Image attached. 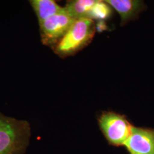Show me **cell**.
Segmentation results:
<instances>
[{"mask_svg": "<svg viewBox=\"0 0 154 154\" xmlns=\"http://www.w3.org/2000/svg\"><path fill=\"white\" fill-rule=\"evenodd\" d=\"M32 130L26 121L0 112V154H24L30 143Z\"/></svg>", "mask_w": 154, "mask_h": 154, "instance_id": "cell-1", "label": "cell"}, {"mask_svg": "<svg viewBox=\"0 0 154 154\" xmlns=\"http://www.w3.org/2000/svg\"><path fill=\"white\" fill-rule=\"evenodd\" d=\"M95 27L88 18L75 20L64 36L54 46V51L61 57L72 55L82 49L93 38Z\"/></svg>", "mask_w": 154, "mask_h": 154, "instance_id": "cell-2", "label": "cell"}, {"mask_svg": "<svg viewBox=\"0 0 154 154\" xmlns=\"http://www.w3.org/2000/svg\"><path fill=\"white\" fill-rule=\"evenodd\" d=\"M99 123L107 140L115 146L124 145L131 132L132 126L126 118L114 112L103 113Z\"/></svg>", "mask_w": 154, "mask_h": 154, "instance_id": "cell-3", "label": "cell"}, {"mask_svg": "<svg viewBox=\"0 0 154 154\" xmlns=\"http://www.w3.org/2000/svg\"><path fill=\"white\" fill-rule=\"evenodd\" d=\"M75 21L65 11L50 17L39 24L41 41L45 45L55 46Z\"/></svg>", "mask_w": 154, "mask_h": 154, "instance_id": "cell-4", "label": "cell"}, {"mask_svg": "<svg viewBox=\"0 0 154 154\" xmlns=\"http://www.w3.org/2000/svg\"><path fill=\"white\" fill-rule=\"evenodd\" d=\"M124 145L131 154H154V130L132 126Z\"/></svg>", "mask_w": 154, "mask_h": 154, "instance_id": "cell-5", "label": "cell"}, {"mask_svg": "<svg viewBox=\"0 0 154 154\" xmlns=\"http://www.w3.org/2000/svg\"><path fill=\"white\" fill-rule=\"evenodd\" d=\"M105 2L118 12L122 23L138 16L146 7L143 2L137 0H107Z\"/></svg>", "mask_w": 154, "mask_h": 154, "instance_id": "cell-6", "label": "cell"}, {"mask_svg": "<svg viewBox=\"0 0 154 154\" xmlns=\"http://www.w3.org/2000/svg\"><path fill=\"white\" fill-rule=\"evenodd\" d=\"M30 4L38 18L39 25L50 17L65 11V8L53 0H31Z\"/></svg>", "mask_w": 154, "mask_h": 154, "instance_id": "cell-7", "label": "cell"}, {"mask_svg": "<svg viewBox=\"0 0 154 154\" xmlns=\"http://www.w3.org/2000/svg\"><path fill=\"white\" fill-rule=\"evenodd\" d=\"M97 0H73L67 1L64 8L66 13L77 20L88 18V13Z\"/></svg>", "mask_w": 154, "mask_h": 154, "instance_id": "cell-8", "label": "cell"}, {"mask_svg": "<svg viewBox=\"0 0 154 154\" xmlns=\"http://www.w3.org/2000/svg\"><path fill=\"white\" fill-rule=\"evenodd\" d=\"M111 13L110 5L105 1L97 0L88 13V19L103 20L110 16Z\"/></svg>", "mask_w": 154, "mask_h": 154, "instance_id": "cell-9", "label": "cell"}]
</instances>
